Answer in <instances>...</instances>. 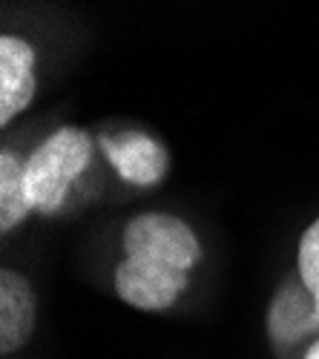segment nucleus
Segmentation results:
<instances>
[{"label":"nucleus","mask_w":319,"mask_h":359,"mask_svg":"<svg viewBox=\"0 0 319 359\" xmlns=\"http://www.w3.org/2000/svg\"><path fill=\"white\" fill-rule=\"evenodd\" d=\"M101 147L109 164L118 170V175L130 184L153 187L167 175L170 156L161 141L147 133H121V135H104Z\"/></svg>","instance_id":"20e7f679"},{"label":"nucleus","mask_w":319,"mask_h":359,"mask_svg":"<svg viewBox=\"0 0 319 359\" xmlns=\"http://www.w3.org/2000/svg\"><path fill=\"white\" fill-rule=\"evenodd\" d=\"M305 359H319V339L305 351Z\"/></svg>","instance_id":"1a4fd4ad"},{"label":"nucleus","mask_w":319,"mask_h":359,"mask_svg":"<svg viewBox=\"0 0 319 359\" xmlns=\"http://www.w3.org/2000/svg\"><path fill=\"white\" fill-rule=\"evenodd\" d=\"M297 273L302 276L305 287L313 293L319 305V219L308 224V230L299 238V259H297Z\"/></svg>","instance_id":"6e6552de"},{"label":"nucleus","mask_w":319,"mask_h":359,"mask_svg":"<svg viewBox=\"0 0 319 359\" xmlns=\"http://www.w3.org/2000/svg\"><path fill=\"white\" fill-rule=\"evenodd\" d=\"M32 207V196H29V182H26V161H20L12 149L0 153V230L9 233L18 227Z\"/></svg>","instance_id":"0eeeda50"},{"label":"nucleus","mask_w":319,"mask_h":359,"mask_svg":"<svg viewBox=\"0 0 319 359\" xmlns=\"http://www.w3.org/2000/svg\"><path fill=\"white\" fill-rule=\"evenodd\" d=\"M35 293L26 276L0 271V353L20 351L35 331Z\"/></svg>","instance_id":"423d86ee"},{"label":"nucleus","mask_w":319,"mask_h":359,"mask_svg":"<svg viewBox=\"0 0 319 359\" xmlns=\"http://www.w3.org/2000/svg\"><path fill=\"white\" fill-rule=\"evenodd\" d=\"M127 259L115 271V290L138 311H167L176 305L201 259L190 224L167 213H141L124 227Z\"/></svg>","instance_id":"f257e3e1"},{"label":"nucleus","mask_w":319,"mask_h":359,"mask_svg":"<svg viewBox=\"0 0 319 359\" xmlns=\"http://www.w3.org/2000/svg\"><path fill=\"white\" fill-rule=\"evenodd\" d=\"M93 138L86 130L64 127L52 133L26 161V182L32 207L43 216H52L64 207L78 175L90 167Z\"/></svg>","instance_id":"f03ea898"},{"label":"nucleus","mask_w":319,"mask_h":359,"mask_svg":"<svg viewBox=\"0 0 319 359\" xmlns=\"http://www.w3.org/2000/svg\"><path fill=\"white\" fill-rule=\"evenodd\" d=\"M319 331V305L313 293L305 287L302 276L294 273L282 282L268 308V334L276 348L299 345Z\"/></svg>","instance_id":"7ed1b4c3"},{"label":"nucleus","mask_w":319,"mask_h":359,"mask_svg":"<svg viewBox=\"0 0 319 359\" xmlns=\"http://www.w3.org/2000/svg\"><path fill=\"white\" fill-rule=\"evenodd\" d=\"M35 49L23 38H0V124H9L35 98Z\"/></svg>","instance_id":"39448f33"}]
</instances>
